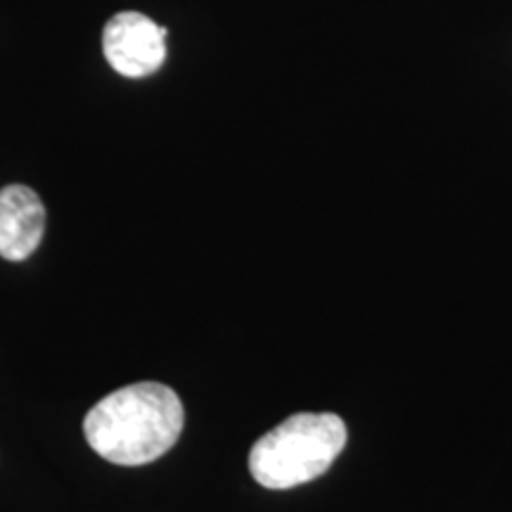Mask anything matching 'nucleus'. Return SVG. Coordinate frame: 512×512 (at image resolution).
I'll use <instances>...</instances> for the list:
<instances>
[{
    "mask_svg": "<svg viewBox=\"0 0 512 512\" xmlns=\"http://www.w3.org/2000/svg\"><path fill=\"white\" fill-rule=\"evenodd\" d=\"M183 425L185 411L174 389L162 382H136L95 403L83 420V434L100 458L138 467L169 453Z\"/></svg>",
    "mask_w": 512,
    "mask_h": 512,
    "instance_id": "nucleus-1",
    "label": "nucleus"
},
{
    "mask_svg": "<svg viewBox=\"0 0 512 512\" xmlns=\"http://www.w3.org/2000/svg\"><path fill=\"white\" fill-rule=\"evenodd\" d=\"M46 233V207L27 185L0 190V256L24 261L36 252Z\"/></svg>",
    "mask_w": 512,
    "mask_h": 512,
    "instance_id": "nucleus-4",
    "label": "nucleus"
},
{
    "mask_svg": "<svg viewBox=\"0 0 512 512\" xmlns=\"http://www.w3.org/2000/svg\"><path fill=\"white\" fill-rule=\"evenodd\" d=\"M347 446V425L335 413H297L249 451V472L273 491L309 484L330 470Z\"/></svg>",
    "mask_w": 512,
    "mask_h": 512,
    "instance_id": "nucleus-2",
    "label": "nucleus"
},
{
    "mask_svg": "<svg viewBox=\"0 0 512 512\" xmlns=\"http://www.w3.org/2000/svg\"><path fill=\"white\" fill-rule=\"evenodd\" d=\"M166 34V27H159L143 12H119L102 31V53L117 74L143 79L164 64Z\"/></svg>",
    "mask_w": 512,
    "mask_h": 512,
    "instance_id": "nucleus-3",
    "label": "nucleus"
}]
</instances>
